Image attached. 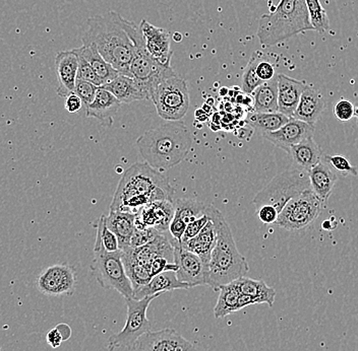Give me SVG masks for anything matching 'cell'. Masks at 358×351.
Instances as JSON below:
<instances>
[{
    "label": "cell",
    "instance_id": "1",
    "mask_svg": "<svg viewBox=\"0 0 358 351\" xmlns=\"http://www.w3.org/2000/svg\"><path fill=\"white\" fill-rule=\"evenodd\" d=\"M174 189L167 178L147 163H136L123 173L116 188L110 211L138 214L155 201H173Z\"/></svg>",
    "mask_w": 358,
    "mask_h": 351
},
{
    "label": "cell",
    "instance_id": "2",
    "mask_svg": "<svg viewBox=\"0 0 358 351\" xmlns=\"http://www.w3.org/2000/svg\"><path fill=\"white\" fill-rule=\"evenodd\" d=\"M192 136L182 121H168L147 130L136 145L145 163L157 171H166L180 164L192 147Z\"/></svg>",
    "mask_w": 358,
    "mask_h": 351
},
{
    "label": "cell",
    "instance_id": "3",
    "mask_svg": "<svg viewBox=\"0 0 358 351\" xmlns=\"http://www.w3.org/2000/svg\"><path fill=\"white\" fill-rule=\"evenodd\" d=\"M82 42L95 44L101 56L120 75L131 77L129 66L134 58V47L123 28L120 13L109 11L90 17Z\"/></svg>",
    "mask_w": 358,
    "mask_h": 351
},
{
    "label": "cell",
    "instance_id": "4",
    "mask_svg": "<svg viewBox=\"0 0 358 351\" xmlns=\"http://www.w3.org/2000/svg\"><path fill=\"white\" fill-rule=\"evenodd\" d=\"M211 221L216 225V245L207 265L206 285L215 290L245 276L250 267L248 261L237 249L227 221L218 209L209 207Z\"/></svg>",
    "mask_w": 358,
    "mask_h": 351
},
{
    "label": "cell",
    "instance_id": "5",
    "mask_svg": "<svg viewBox=\"0 0 358 351\" xmlns=\"http://www.w3.org/2000/svg\"><path fill=\"white\" fill-rule=\"evenodd\" d=\"M315 31L304 0H280L276 8L259 17L257 36L263 46H275L290 38Z\"/></svg>",
    "mask_w": 358,
    "mask_h": 351
},
{
    "label": "cell",
    "instance_id": "6",
    "mask_svg": "<svg viewBox=\"0 0 358 351\" xmlns=\"http://www.w3.org/2000/svg\"><path fill=\"white\" fill-rule=\"evenodd\" d=\"M122 24L134 47V58L129 66L131 77L144 88L150 100L151 91L157 84L166 78L174 77L176 73L172 67L162 66L149 54L145 49L140 27L133 22L127 21L124 17H122Z\"/></svg>",
    "mask_w": 358,
    "mask_h": 351
},
{
    "label": "cell",
    "instance_id": "7",
    "mask_svg": "<svg viewBox=\"0 0 358 351\" xmlns=\"http://www.w3.org/2000/svg\"><path fill=\"white\" fill-rule=\"evenodd\" d=\"M310 188L308 172L292 167L275 177L267 186L255 196L252 202L257 209L266 204L272 205L280 214L290 199Z\"/></svg>",
    "mask_w": 358,
    "mask_h": 351
},
{
    "label": "cell",
    "instance_id": "8",
    "mask_svg": "<svg viewBox=\"0 0 358 351\" xmlns=\"http://www.w3.org/2000/svg\"><path fill=\"white\" fill-rule=\"evenodd\" d=\"M162 119L180 121L189 108V91L187 80L174 75L157 84L150 95Z\"/></svg>",
    "mask_w": 358,
    "mask_h": 351
},
{
    "label": "cell",
    "instance_id": "9",
    "mask_svg": "<svg viewBox=\"0 0 358 351\" xmlns=\"http://www.w3.org/2000/svg\"><path fill=\"white\" fill-rule=\"evenodd\" d=\"M90 269L104 290H116L124 299H133V285L125 272L120 250L116 252L94 250Z\"/></svg>",
    "mask_w": 358,
    "mask_h": 351
},
{
    "label": "cell",
    "instance_id": "10",
    "mask_svg": "<svg viewBox=\"0 0 358 351\" xmlns=\"http://www.w3.org/2000/svg\"><path fill=\"white\" fill-rule=\"evenodd\" d=\"M162 294L147 297L142 299H125L127 306V318L122 331L112 335L107 348L110 351L118 348H131L138 339L152 330V324L148 319L147 312L152 301Z\"/></svg>",
    "mask_w": 358,
    "mask_h": 351
},
{
    "label": "cell",
    "instance_id": "11",
    "mask_svg": "<svg viewBox=\"0 0 358 351\" xmlns=\"http://www.w3.org/2000/svg\"><path fill=\"white\" fill-rule=\"evenodd\" d=\"M322 210L323 202L310 188L286 203L280 211L276 225L287 231H301L319 218Z\"/></svg>",
    "mask_w": 358,
    "mask_h": 351
},
{
    "label": "cell",
    "instance_id": "12",
    "mask_svg": "<svg viewBox=\"0 0 358 351\" xmlns=\"http://www.w3.org/2000/svg\"><path fill=\"white\" fill-rule=\"evenodd\" d=\"M36 286L46 297H71L77 286V272L66 263L48 266L38 276Z\"/></svg>",
    "mask_w": 358,
    "mask_h": 351
},
{
    "label": "cell",
    "instance_id": "13",
    "mask_svg": "<svg viewBox=\"0 0 358 351\" xmlns=\"http://www.w3.org/2000/svg\"><path fill=\"white\" fill-rule=\"evenodd\" d=\"M171 243L174 248V263L178 267L176 271L178 281L189 285V288L206 285L207 266L200 257L194 253L187 251L174 239Z\"/></svg>",
    "mask_w": 358,
    "mask_h": 351
},
{
    "label": "cell",
    "instance_id": "14",
    "mask_svg": "<svg viewBox=\"0 0 358 351\" xmlns=\"http://www.w3.org/2000/svg\"><path fill=\"white\" fill-rule=\"evenodd\" d=\"M136 351H196L194 344L174 329L145 333L136 344Z\"/></svg>",
    "mask_w": 358,
    "mask_h": 351
},
{
    "label": "cell",
    "instance_id": "15",
    "mask_svg": "<svg viewBox=\"0 0 358 351\" xmlns=\"http://www.w3.org/2000/svg\"><path fill=\"white\" fill-rule=\"evenodd\" d=\"M174 216L173 201L161 200L143 207L134 218L136 229H154L165 234Z\"/></svg>",
    "mask_w": 358,
    "mask_h": 351
},
{
    "label": "cell",
    "instance_id": "16",
    "mask_svg": "<svg viewBox=\"0 0 358 351\" xmlns=\"http://www.w3.org/2000/svg\"><path fill=\"white\" fill-rule=\"evenodd\" d=\"M140 30L149 54L162 66L171 67V38L166 29L159 28L143 20Z\"/></svg>",
    "mask_w": 358,
    "mask_h": 351
},
{
    "label": "cell",
    "instance_id": "17",
    "mask_svg": "<svg viewBox=\"0 0 358 351\" xmlns=\"http://www.w3.org/2000/svg\"><path fill=\"white\" fill-rule=\"evenodd\" d=\"M313 134H315V126L294 118H290V120L278 130L265 134L263 137L289 154L291 147L299 144L306 138L312 137Z\"/></svg>",
    "mask_w": 358,
    "mask_h": 351
},
{
    "label": "cell",
    "instance_id": "18",
    "mask_svg": "<svg viewBox=\"0 0 358 351\" xmlns=\"http://www.w3.org/2000/svg\"><path fill=\"white\" fill-rule=\"evenodd\" d=\"M78 55L75 50L60 51L55 56V71L58 78L56 93L66 98L75 89L78 75Z\"/></svg>",
    "mask_w": 358,
    "mask_h": 351
},
{
    "label": "cell",
    "instance_id": "19",
    "mask_svg": "<svg viewBox=\"0 0 358 351\" xmlns=\"http://www.w3.org/2000/svg\"><path fill=\"white\" fill-rule=\"evenodd\" d=\"M122 107L120 102L110 91L99 87L96 93L95 99L87 107L86 117L95 118L105 127H110L113 117Z\"/></svg>",
    "mask_w": 358,
    "mask_h": 351
},
{
    "label": "cell",
    "instance_id": "20",
    "mask_svg": "<svg viewBox=\"0 0 358 351\" xmlns=\"http://www.w3.org/2000/svg\"><path fill=\"white\" fill-rule=\"evenodd\" d=\"M306 86L308 84L301 80H297L280 73L278 75L279 113L292 118L299 100H301V94L303 93Z\"/></svg>",
    "mask_w": 358,
    "mask_h": 351
},
{
    "label": "cell",
    "instance_id": "21",
    "mask_svg": "<svg viewBox=\"0 0 358 351\" xmlns=\"http://www.w3.org/2000/svg\"><path fill=\"white\" fill-rule=\"evenodd\" d=\"M326 100L322 93L313 87L306 86L292 118L315 126L326 109Z\"/></svg>",
    "mask_w": 358,
    "mask_h": 351
},
{
    "label": "cell",
    "instance_id": "22",
    "mask_svg": "<svg viewBox=\"0 0 358 351\" xmlns=\"http://www.w3.org/2000/svg\"><path fill=\"white\" fill-rule=\"evenodd\" d=\"M103 89L110 91L122 104H131L136 100H149V95L144 88L133 77L120 75L111 82H107Z\"/></svg>",
    "mask_w": 358,
    "mask_h": 351
},
{
    "label": "cell",
    "instance_id": "23",
    "mask_svg": "<svg viewBox=\"0 0 358 351\" xmlns=\"http://www.w3.org/2000/svg\"><path fill=\"white\" fill-rule=\"evenodd\" d=\"M136 260L140 261L150 271L151 263L159 257L166 258L170 262H174V248L171 241L165 234H160L156 239L148 243L143 247L131 249Z\"/></svg>",
    "mask_w": 358,
    "mask_h": 351
},
{
    "label": "cell",
    "instance_id": "24",
    "mask_svg": "<svg viewBox=\"0 0 358 351\" xmlns=\"http://www.w3.org/2000/svg\"><path fill=\"white\" fill-rule=\"evenodd\" d=\"M308 174L310 189L322 202H327L332 194L336 182H337V174L323 160L312 167Z\"/></svg>",
    "mask_w": 358,
    "mask_h": 351
},
{
    "label": "cell",
    "instance_id": "25",
    "mask_svg": "<svg viewBox=\"0 0 358 351\" xmlns=\"http://www.w3.org/2000/svg\"><path fill=\"white\" fill-rule=\"evenodd\" d=\"M176 290H189V285L178 281L176 272H162L152 277L149 283L134 292L133 299H142L147 297L163 294L164 292Z\"/></svg>",
    "mask_w": 358,
    "mask_h": 351
},
{
    "label": "cell",
    "instance_id": "26",
    "mask_svg": "<svg viewBox=\"0 0 358 351\" xmlns=\"http://www.w3.org/2000/svg\"><path fill=\"white\" fill-rule=\"evenodd\" d=\"M136 214L129 212L109 211L108 216H105L107 227L117 238L120 251L129 249L131 236L134 229Z\"/></svg>",
    "mask_w": 358,
    "mask_h": 351
},
{
    "label": "cell",
    "instance_id": "27",
    "mask_svg": "<svg viewBox=\"0 0 358 351\" xmlns=\"http://www.w3.org/2000/svg\"><path fill=\"white\" fill-rule=\"evenodd\" d=\"M289 154L292 156L294 167L306 172L323 160V151L313 140V136L291 147Z\"/></svg>",
    "mask_w": 358,
    "mask_h": 351
},
{
    "label": "cell",
    "instance_id": "28",
    "mask_svg": "<svg viewBox=\"0 0 358 351\" xmlns=\"http://www.w3.org/2000/svg\"><path fill=\"white\" fill-rule=\"evenodd\" d=\"M75 50L87 60L97 77L100 78L101 82H103V86L120 75V73L101 56L95 44L91 43V42H83V46L75 49Z\"/></svg>",
    "mask_w": 358,
    "mask_h": 351
},
{
    "label": "cell",
    "instance_id": "29",
    "mask_svg": "<svg viewBox=\"0 0 358 351\" xmlns=\"http://www.w3.org/2000/svg\"><path fill=\"white\" fill-rule=\"evenodd\" d=\"M234 283L241 294L250 297L256 305L266 304L270 308L274 305L276 290L270 287L265 281L243 276L235 281Z\"/></svg>",
    "mask_w": 358,
    "mask_h": 351
},
{
    "label": "cell",
    "instance_id": "30",
    "mask_svg": "<svg viewBox=\"0 0 358 351\" xmlns=\"http://www.w3.org/2000/svg\"><path fill=\"white\" fill-rule=\"evenodd\" d=\"M255 113L278 112V75L268 82H263L252 94Z\"/></svg>",
    "mask_w": 358,
    "mask_h": 351
},
{
    "label": "cell",
    "instance_id": "31",
    "mask_svg": "<svg viewBox=\"0 0 358 351\" xmlns=\"http://www.w3.org/2000/svg\"><path fill=\"white\" fill-rule=\"evenodd\" d=\"M216 225H214L212 221H210L198 236L194 237L187 243L183 244V245L180 244V245L187 251L198 255L201 261L207 266L210 258H211L213 249L216 245Z\"/></svg>",
    "mask_w": 358,
    "mask_h": 351
},
{
    "label": "cell",
    "instance_id": "32",
    "mask_svg": "<svg viewBox=\"0 0 358 351\" xmlns=\"http://www.w3.org/2000/svg\"><path fill=\"white\" fill-rule=\"evenodd\" d=\"M219 297L214 308L215 318L220 319L238 312V301L241 294L235 283L221 286Z\"/></svg>",
    "mask_w": 358,
    "mask_h": 351
},
{
    "label": "cell",
    "instance_id": "33",
    "mask_svg": "<svg viewBox=\"0 0 358 351\" xmlns=\"http://www.w3.org/2000/svg\"><path fill=\"white\" fill-rule=\"evenodd\" d=\"M122 258L125 272L133 285L134 292L149 283L152 279L151 274L140 261L136 260L131 249L122 251Z\"/></svg>",
    "mask_w": 358,
    "mask_h": 351
},
{
    "label": "cell",
    "instance_id": "34",
    "mask_svg": "<svg viewBox=\"0 0 358 351\" xmlns=\"http://www.w3.org/2000/svg\"><path fill=\"white\" fill-rule=\"evenodd\" d=\"M290 120L289 117L283 114L276 113H252L248 116L246 123L262 136L281 128Z\"/></svg>",
    "mask_w": 358,
    "mask_h": 351
},
{
    "label": "cell",
    "instance_id": "35",
    "mask_svg": "<svg viewBox=\"0 0 358 351\" xmlns=\"http://www.w3.org/2000/svg\"><path fill=\"white\" fill-rule=\"evenodd\" d=\"M174 205V216L185 221L187 225L200 218L205 212L207 205L192 199H178Z\"/></svg>",
    "mask_w": 358,
    "mask_h": 351
},
{
    "label": "cell",
    "instance_id": "36",
    "mask_svg": "<svg viewBox=\"0 0 358 351\" xmlns=\"http://www.w3.org/2000/svg\"><path fill=\"white\" fill-rule=\"evenodd\" d=\"M104 214L101 216L97 225V236H96L94 250H105L106 252H116L120 250L117 238L107 227Z\"/></svg>",
    "mask_w": 358,
    "mask_h": 351
},
{
    "label": "cell",
    "instance_id": "37",
    "mask_svg": "<svg viewBox=\"0 0 358 351\" xmlns=\"http://www.w3.org/2000/svg\"><path fill=\"white\" fill-rule=\"evenodd\" d=\"M263 54L264 53L262 51H255L252 57H250V61H248V66L245 67L243 75V82H241V89H243V93L248 94V95H252L255 89L263 84V82L257 77L256 73L257 62L261 59Z\"/></svg>",
    "mask_w": 358,
    "mask_h": 351
},
{
    "label": "cell",
    "instance_id": "38",
    "mask_svg": "<svg viewBox=\"0 0 358 351\" xmlns=\"http://www.w3.org/2000/svg\"><path fill=\"white\" fill-rule=\"evenodd\" d=\"M304 1L308 8L313 30L320 33L328 32L330 29V21L321 1L320 0H304Z\"/></svg>",
    "mask_w": 358,
    "mask_h": 351
},
{
    "label": "cell",
    "instance_id": "39",
    "mask_svg": "<svg viewBox=\"0 0 358 351\" xmlns=\"http://www.w3.org/2000/svg\"><path fill=\"white\" fill-rule=\"evenodd\" d=\"M323 160L330 165L335 172H338L343 176L357 177L358 175L357 167L351 165L345 156H340V154H336V156L327 154L324 156Z\"/></svg>",
    "mask_w": 358,
    "mask_h": 351
},
{
    "label": "cell",
    "instance_id": "40",
    "mask_svg": "<svg viewBox=\"0 0 358 351\" xmlns=\"http://www.w3.org/2000/svg\"><path fill=\"white\" fill-rule=\"evenodd\" d=\"M211 221V214H210L209 207L207 205L205 212L192 223L187 225V230H185V234H183L182 239H181V245L187 243L189 240H192L194 237L198 236L200 234L201 230L207 225V223Z\"/></svg>",
    "mask_w": 358,
    "mask_h": 351
},
{
    "label": "cell",
    "instance_id": "41",
    "mask_svg": "<svg viewBox=\"0 0 358 351\" xmlns=\"http://www.w3.org/2000/svg\"><path fill=\"white\" fill-rule=\"evenodd\" d=\"M98 87L95 84H91L89 82H85V80H77L76 82L75 89L73 93L80 98L83 103V107L85 109L93 102L95 99L96 93H97Z\"/></svg>",
    "mask_w": 358,
    "mask_h": 351
},
{
    "label": "cell",
    "instance_id": "42",
    "mask_svg": "<svg viewBox=\"0 0 358 351\" xmlns=\"http://www.w3.org/2000/svg\"><path fill=\"white\" fill-rule=\"evenodd\" d=\"M75 52L77 53L78 61L77 80L91 82V84H95L98 88L102 87L103 82H101L100 78L97 77L95 71L93 70L92 66L87 62V60L82 55L78 54L77 51L75 50Z\"/></svg>",
    "mask_w": 358,
    "mask_h": 351
},
{
    "label": "cell",
    "instance_id": "43",
    "mask_svg": "<svg viewBox=\"0 0 358 351\" xmlns=\"http://www.w3.org/2000/svg\"><path fill=\"white\" fill-rule=\"evenodd\" d=\"M158 234H160V232L154 229H134L129 248L136 249V248L143 247V246L147 245L148 243L156 239Z\"/></svg>",
    "mask_w": 358,
    "mask_h": 351
},
{
    "label": "cell",
    "instance_id": "44",
    "mask_svg": "<svg viewBox=\"0 0 358 351\" xmlns=\"http://www.w3.org/2000/svg\"><path fill=\"white\" fill-rule=\"evenodd\" d=\"M336 118L341 122L350 121L355 116V107L350 100H340L336 103L334 107Z\"/></svg>",
    "mask_w": 358,
    "mask_h": 351
},
{
    "label": "cell",
    "instance_id": "45",
    "mask_svg": "<svg viewBox=\"0 0 358 351\" xmlns=\"http://www.w3.org/2000/svg\"><path fill=\"white\" fill-rule=\"evenodd\" d=\"M256 73L257 77L263 82H268L277 75L275 73L274 64L265 57V53L257 62Z\"/></svg>",
    "mask_w": 358,
    "mask_h": 351
},
{
    "label": "cell",
    "instance_id": "46",
    "mask_svg": "<svg viewBox=\"0 0 358 351\" xmlns=\"http://www.w3.org/2000/svg\"><path fill=\"white\" fill-rule=\"evenodd\" d=\"M278 216V210L272 207V205L266 204L257 209V216H259V221L265 223V225L276 223Z\"/></svg>",
    "mask_w": 358,
    "mask_h": 351
},
{
    "label": "cell",
    "instance_id": "47",
    "mask_svg": "<svg viewBox=\"0 0 358 351\" xmlns=\"http://www.w3.org/2000/svg\"><path fill=\"white\" fill-rule=\"evenodd\" d=\"M187 225L185 221H181L180 218H176L173 216L171 223L169 225V232L171 234L172 238L174 240L181 243V239H182L183 234H185V230H187Z\"/></svg>",
    "mask_w": 358,
    "mask_h": 351
},
{
    "label": "cell",
    "instance_id": "48",
    "mask_svg": "<svg viewBox=\"0 0 358 351\" xmlns=\"http://www.w3.org/2000/svg\"><path fill=\"white\" fill-rule=\"evenodd\" d=\"M64 108L69 113L75 114L78 113L80 109L83 108V103L80 98L76 95L75 93L69 94L66 98V103H64Z\"/></svg>",
    "mask_w": 358,
    "mask_h": 351
},
{
    "label": "cell",
    "instance_id": "49",
    "mask_svg": "<svg viewBox=\"0 0 358 351\" xmlns=\"http://www.w3.org/2000/svg\"><path fill=\"white\" fill-rule=\"evenodd\" d=\"M46 341L51 348H58L62 345L64 339H62L59 331L56 329V328H53V329L49 330L48 332H47Z\"/></svg>",
    "mask_w": 358,
    "mask_h": 351
},
{
    "label": "cell",
    "instance_id": "50",
    "mask_svg": "<svg viewBox=\"0 0 358 351\" xmlns=\"http://www.w3.org/2000/svg\"><path fill=\"white\" fill-rule=\"evenodd\" d=\"M55 328L59 331L60 335H62V339H64V342L69 341L71 335H73V330H71V328L66 323L58 324Z\"/></svg>",
    "mask_w": 358,
    "mask_h": 351
},
{
    "label": "cell",
    "instance_id": "51",
    "mask_svg": "<svg viewBox=\"0 0 358 351\" xmlns=\"http://www.w3.org/2000/svg\"><path fill=\"white\" fill-rule=\"evenodd\" d=\"M173 40L176 42H180L181 40H182V35H181V33L178 32L174 33Z\"/></svg>",
    "mask_w": 358,
    "mask_h": 351
},
{
    "label": "cell",
    "instance_id": "52",
    "mask_svg": "<svg viewBox=\"0 0 358 351\" xmlns=\"http://www.w3.org/2000/svg\"><path fill=\"white\" fill-rule=\"evenodd\" d=\"M355 117H357V124L358 126V107L357 108H355Z\"/></svg>",
    "mask_w": 358,
    "mask_h": 351
},
{
    "label": "cell",
    "instance_id": "53",
    "mask_svg": "<svg viewBox=\"0 0 358 351\" xmlns=\"http://www.w3.org/2000/svg\"><path fill=\"white\" fill-rule=\"evenodd\" d=\"M0 351H2V348H0Z\"/></svg>",
    "mask_w": 358,
    "mask_h": 351
}]
</instances>
